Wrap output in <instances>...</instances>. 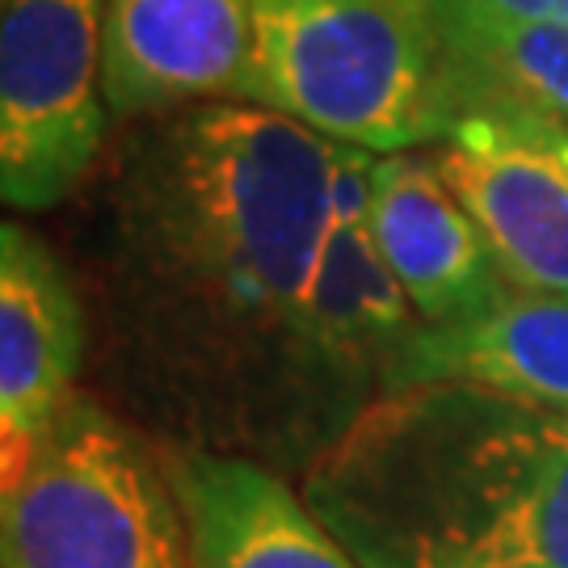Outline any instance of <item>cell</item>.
<instances>
[{"label": "cell", "mask_w": 568, "mask_h": 568, "mask_svg": "<svg viewBox=\"0 0 568 568\" xmlns=\"http://www.w3.org/2000/svg\"><path fill=\"white\" fill-rule=\"evenodd\" d=\"M4 568H199L164 447L77 392L0 485Z\"/></svg>", "instance_id": "4"}, {"label": "cell", "mask_w": 568, "mask_h": 568, "mask_svg": "<svg viewBox=\"0 0 568 568\" xmlns=\"http://www.w3.org/2000/svg\"><path fill=\"white\" fill-rule=\"evenodd\" d=\"M371 161L375 152L337 143L333 206L304 312L307 387L328 443L384 396L400 345L422 325L375 244Z\"/></svg>", "instance_id": "7"}, {"label": "cell", "mask_w": 568, "mask_h": 568, "mask_svg": "<svg viewBox=\"0 0 568 568\" xmlns=\"http://www.w3.org/2000/svg\"><path fill=\"white\" fill-rule=\"evenodd\" d=\"M105 0H4L0 199L55 211L110 152Z\"/></svg>", "instance_id": "5"}, {"label": "cell", "mask_w": 568, "mask_h": 568, "mask_svg": "<svg viewBox=\"0 0 568 568\" xmlns=\"http://www.w3.org/2000/svg\"><path fill=\"white\" fill-rule=\"evenodd\" d=\"M429 21L455 81L493 89L568 126V26L471 13H429Z\"/></svg>", "instance_id": "13"}, {"label": "cell", "mask_w": 568, "mask_h": 568, "mask_svg": "<svg viewBox=\"0 0 568 568\" xmlns=\"http://www.w3.org/2000/svg\"><path fill=\"white\" fill-rule=\"evenodd\" d=\"M253 0H105V105L140 122L199 102H241Z\"/></svg>", "instance_id": "9"}, {"label": "cell", "mask_w": 568, "mask_h": 568, "mask_svg": "<svg viewBox=\"0 0 568 568\" xmlns=\"http://www.w3.org/2000/svg\"><path fill=\"white\" fill-rule=\"evenodd\" d=\"M413 384L488 387L568 417V295L514 291L501 307L464 325H417L384 392Z\"/></svg>", "instance_id": "12"}, {"label": "cell", "mask_w": 568, "mask_h": 568, "mask_svg": "<svg viewBox=\"0 0 568 568\" xmlns=\"http://www.w3.org/2000/svg\"><path fill=\"white\" fill-rule=\"evenodd\" d=\"M164 464L190 518L199 568H363L283 471L194 447H164Z\"/></svg>", "instance_id": "11"}, {"label": "cell", "mask_w": 568, "mask_h": 568, "mask_svg": "<svg viewBox=\"0 0 568 568\" xmlns=\"http://www.w3.org/2000/svg\"><path fill=\"white\" fill-rule=\"evenodd\" d=\"M300 493L363 568H568V417L488 387L384 392Z\"/></svg>", "instance_id": "2"}, {"label": "cell", "mask_w": 568, "mask_h": 568, "mask_svg": "<svg viewBox=\"0 0 568 568\" xmlns=\"http://www.w3.org/2000/svg\"><path fill=\"white\" fill-rule=\"evenodd\" d=\"M429 13H471V18H527L568 26V0H422Z\"/></svg>", "instance_id": "14"}, {"label": "cell", "mask_w": 568, "mask_h": 568, "mask_svg": "<svg viewBox=\"0 0 568 568\" xmlns=\"http://www.w3.org/2000/svg\"><path fill=\"white\" fill-rule=\"evenodd\" d=\"M480 224L514 291L568 295V126L455 81V114L426 148Z\"/></svg>", "instance_id": "6"}, {"label": "cell", "mask_w": 568, "mask_h": 568, "mask_svg": "<svg viewBox=\"0 0 568 568\" xmlns=\"http://www.w3.org/2000/svg\"><path fill=\"white\" fill-rule=\"evenodd\" d=\"M337 143L253 102L126 122L93 220V363L164 447L304 471L328 447L304 312L333 206Z\"/></svg>", "instance_id": "1"}, {"label": "cell", "mask_w": 568, "mask_h": 568, "mask_svg": "<svg viewBox=\"0 0 568 568\" xmlns=\"http://www.w3.org/2000/svg\"><path fill=\"white\" fill-rule=\"evenodd\" d=\"M241 102L387 156L447 131L455 77L422 0H253Z\"/></svg>", "instance_id": "3"}, {"label": "cell", "mask_w": 568, "mask_h": 568, "mask_svg": "<svg viewBox=\"0 0 568 568\" xmlns=\"http://www.w3.org/2000/svg\"><path fill=\"white\" fill-rule=\"evenodd\" d=\"M371 227L379 257L422 325H464L514 295L493 244L426 148L371 161Z\"/></svg>", "instance_id": "8"}, {"label": "cell", "mask_w": 568, "mask_h": 568, "mask_svg": "<svg viewBox=\"0 0 568 568\" xmlns=\"http://www.w3.org/2000/svg\"><path fill=\"white\" fill-rule=\"evenodd\" d=\"M89 312L77 278L30 227H0V459H26L81 392Z\"/></svg>", "instance_id": "10"}]
</instances>
